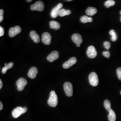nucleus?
I'll return each mask as SVG.
<instances>
[{
    "label": "nucleus",
    "instance_id": "31",
    "mask_svg": "<svg viewBox=\"0 0 121 121\" xmlns=\"http://www.w3.org/2000/svg\"><path fill=\"white\" fill-rule=\"evenodd\" d=\"M3 86V83L1 79H0V89H1L2 87Z\"/></svg>",
    "mask_w": 121,
    "mask_h": 121
},
{
    "label": "nucleus",
    "instance_id": "20",
    "mask_svg": "<svg viewBox=\"0 0 121 121\" xmlns=\"http://www.w3.org/2000/svg\"><path fill=\"white\" fill-rule=\"evenodd\" d=\"M71 11L69 9L66 10L65 9H60L59 13V15L60 17H64L65 16L69 15L71 13Z\"/></svg>",
    "mask_w": 121,
    "mask_h": 121
},
{
    "label": "nucleus",
    "instance_id": "4",
    "mask_svg": "<svg viewBox=\"0 0 121 121\" xmlns=\"http://www.w3.org/2000/svg\"><path fill=\"white\" fill-rule=\"evenodd\" d=\"M89 81L92 86H97L99 83V79L97 74L95 72H91L89 75Z\"/></svg>",
    "mask_w": 121,
    "mask_h": 121
},
{
    "label": "nucleus",
    "instance_id": "19",
    "mask_svg": "<svg viewBox=\"0 0 121 121\" xmlns=\"http://www.w3.org/2000/svg\"><path fill=\"white\" fill-rule=\"evenodd\" d=\"M80 21L83 23H86L87 22H92L93 19L91 17L87 16H82L80 18Z\"/></svg>",
    "mask_w": 121,
    "mask_h": 121
},
{
    "label": "nucleus",
    "instance_id": "1",
    "mask_svg": "<svg viewBox=\"0 0 121 121\" xmlns=\"http://www.w3.org/2000/svg\"><path fill=\"white\" fill-rule=\"evenodd\" d=\"M48 104L52 107H55L58 104V97L55 91H51L48 99Z\"/></svg>",
    "mask_w": 121,
    "mask_h": 121
},
{
    "label": "nucleus",
    "instance_id": "17",
    "mask_svg": "<svg viewBox=\"0 0 121 121\" xmlns=\"http://www.w3.org/2000/svg\"><path fill=\"white\" fill-rule=\"evenodd\" d=\"M97 12V9L94 7H89L86 10V13L88 16H93Z\"/></svg>",
    "mask_w": 121,
    "mask_h": 121
},
{
    "label": "nucleus",
    "instance_id": "29",
    "mask_svg": "<svg viewBox=\"0 0 121 121\" xmlns=\"http://www.w3.org/2000/svg\"><path fill=\"white\" fill-rule=\"evenodd\" d=\"M4 30L2 26H0V36H2L4 34Z\"/></svg>",
    "mask_w": 121,
    "mask_h": 121
},
{
    "label": "nucleus",
    "instance_id": "30",
    "mask_svg": "<svg viewBox=\"0 0 121 121\" xmlns=\"http://www.w3.org/2000/svg\"><path fill=\"white\" fill-rule=\"evenodd\" d=\"M0 110H1L2 109H3V104L1 102H0Z\"/></svg>",
    "mask_w": 121,
    "mask_h": 121
},
{
    "label": "nucleus",
    "instance_id": "18",
    "mask_svg": "<svg viewBox=\"0 0 121 121\" xmlns=\"http://www.w3.org/2000/svg\"><path fill=\"white\" fill-rule=\"evenodd\" d=\"M49 25H50V26L51 28L56 30L59 29L60 28V24L58 22L55 21H51L49 22Z\"/></svg>",
    "mask_w": 121,
    "mask_h": 121
},
{
    "label": "nucleus",
    "instance_id": "10",
    "mask_svg": "<svg viewBox=\"0 0 121 121\" xmlns=\"http://www.w3.org/2000/svg\"><path fill=\"white\" fill-rule=\"evenodd\" d=\"M63 7V4L62 3H59L57 4L56 7H55L52 9L51 15L52 18H56L59 15V13L60 9H62Z\"/></svg>",
    "mask_w": 121,
    "mask_h": 121
},
{
    "label": "nucleus",
    "instance_id": "11",
    "mask_svg": "<svg viewBox=\"0 0 121 121\" xmlns=\"http://www.w3.org/2000/svg\"><path fill=\"white\" fill-rule=\"evenodd\" d=\"M52 37L48 32H44L42 34V41L44 44L49 45L51 42Z\"/></svg>",
    "mask_w": 121,
    "mask_h": 121
},
{
    "label": "nucleus",
    "instance_id": "2",
    "mask_svg": "<svg viewBox=\"0 0 121 121\" xmlns=\"http://www.w3.org/2000/svg\"><path fill=\"white\" fill-rule=\"evenodd\" d=\"M27 108L26 107H17L14 108L12 111V115L14 118H17L19 117L22 114L24 113L27 111Z\"/></svg>",
    "mask_w": 121,
    "mask_h": 121
},
{
    "label": "nucleus",
    "instance_id": "13",
    "mask_svg": "<svg viewBox=\"0 0 121 121\" xmlns=\"http://www.w3.org/2000/svg\"><path fill=\"white\" fill-rule=\"evenodd\" d=\"M59 56V52L56 51H54L52 52L49 55H48V56L47 57V60L49 62H52L55 60H56V59H57Z\"/></svg>",
    "mask_w": 121,
    "mask_h": 121
},
{
    "label": "nucleus",
    "instance_id": "6",
    "mask_svg": "<svg viewBox=\"0 0 121 121\" xmlns=\"http://www.w3.org/2000/svg\"><path fill=\"white\" fill-rule=\"evenodd\" d=\"M27 83V82L26 79L23 78H20L18 79L16 82L17 90L19 91L23 90Z\"/></svg>",
    "mask_w": 121,
    "mask_h": 121
},
{
    "label": "nucleus",
    "instance_id": "8",
    "mask_svg": "<svg viewBox=\"0 0 121 121\" xmlns=\"http://www.w3.org/2000/svg\"><path fill=\"white\" fill-rule=\"evenodd\" d=\"M86 54L90 58H94L97 56V51L93 46H90L87 49Z\"/></svg>",
    "mask_w": 121,
    "mask_h": 121
},
{
    "label": "nucleus",
    "instance_id": "28",
    "mask_svg": "<svg viewBox=\"0 0 121 121\" xmlns=\"http://www.w3.org/2000/svg\"><path fill=\"white\" fill-rule=\"evenodd\" d=\"M103 55H104V56H105L107 58H108L110 56V53L108 51H104L103 52Z\"/></svg>",
    "mask_w": 121,
    "mask_h": 121
},
{
    "label": "nucleus",
    "instance_id": "26",
    "mask_svg": "<svg viewBox=\"0 0 121 121\" xmlns=\"http://www.w3.org/2000/svg\"><path fill=\"white\" fill-rule=\"evenodd\" d=\"M117 73L118 79L121 81V67H119L117 69Z\"/></svg>",
    "mask_w": 121,
    "mask_h": 121
},
{
    "label": "nucleus",
    "instance_id": "5",
    "mask_svg": "<svg viewBox=\"0 0 121 121\" xmlns=\"http://www.w3.org/2000/svg\"><path fill=\"white\" fill-rule=\"evenodd\" d=\"M44 8V5L42 1H38L34 4H32L30 6L31 10H37L39 11H43Z\"/></svg>",
    "mask_w": 121,
    "mask_h": 121
},
{
    "label": "nucleus",
    "instance_id": "12",
    "mask_svg": "<svg viewBox=\"0 0 121 121\" xmlns=\"http://www.w3.org/2000/svg\"><path fill=\"white\" fill-rule=\"evenodd\" d=\"M77 62V59L75 57H72L70 58L69 60L63 64V67L65 69H68L70 68L71 66L74 65Z\"/></svg>",
    "mask_w": 121,
    "mask_h": 121
},
{
    "label": "nucleus",
    "instance_id": "7",
    "mask_svg": "<svg viewBox=\"0 0 121 121\" xmlns=\"http://www.w3.org/2000/svg\"><path fill=\"white\" fill-rule=\"evenodd\" d=\"M21 31V27L18 26H15L10 28L9 30V35L10 37H13L19 34Z\"/></svg>",
    "mask_w": 121,
    "mask_h": 121
},
{
    "label": "nucleus",
    "instance_id": "22",
    "mask_svg": "<svg viewBox=\"0 0 121 121\" xmlns=\"http://www.w3.org/2000/svg\"><path fill=\"white\" fill-rule=\"evenodd\" d=\"M115 4V2L113 0H107L104 3V5L106 8H109L111 6L114 5Z\"/></svg>",
    "mask_w": 121,
    "mask_h": 121
},
{
    "label": "nucleus",
    "instance_id": "34",
    "mask_svg": "<svg viewBox=\"0 0 121 121\" xmlns=\"http://www.w3.org/2000/svg\"></svg>",
    "mask_w": 121,
    "mask_h": 121
},
{
    "label": "nucleus",
    "instance_id": "25",
    "mask_svg": "<svg viewBox=\"0 0 121 121\" xmlns=\"http://www.w3.org/2000/svg\"><path fill=\"white\" fill-rule=\"evenodd\" d=\"M103 44H104V47L105 48H106L107 50H108L111 47V43L108 41L104 42Z\"/></svg>",
    "mask_w": 121,
    "mask_h": 121
},
{
    "label": "nucleus",
    "instance_id": "15",
    "mask_svg": "<svg viewBox=\"0 0 121 121\" xmlns=\"http://www.w3.org/2000/svg\"><path fill=\"white\" fill-rule=\"evenodd\" d=\"M31 38L36 43H39L40 42V38L39 35L36 33L35 30H32L30 33Z\"/></svg>",
    "mask_w": 121,
    "mask_h": 121
},
{
    "label": "nucleus",
    "instance_id": "21",
    "mask_svg": "<svg viewBox=\"0 0 121 121\" xmlns=\"http://www.w3.org/2000/svg\"><path fill=\"white\" fill-rule=\"evenodd\" d=\"M4 65H5V66L2 68V73L3 74L5 73L8 69H11L13 67V63L10 62V63H9V64H7L5 63L4 64Z\"/></svg>",
    "mask_w": 121,
    "mask_h": 121
},
{
    "label": "nucleus",
    "instance_id": "9",
    "mask_svg": "<svg viewBox=\"0 0 121 121\" xmlns=\"http://www.w3.org/2000/svg\"><path fill=\"white\" fill-rule=\"evenodd\" d=\"M72 39L73 42L76 44V46L79 47L80 44L82 43V39L81 35L79 34H74L72 36Z\"/></svg>",
    "mask_w": 121,
    "mask_h": 121
},
{
    "label": "nucleus",
    "instance_id": "32",
    "mask_svg": "<svg viewBox=\"0 0 121 121\" xmlns=\"http://www.w3.org/2000/svg\"><path fill=\"white\" fill-rule=\"evenodd\" d=\"M31 1H32V0H27V2H31Z\"/></svg>",
    "mask_w": 121,
    "mask_h": 121
},
{
    "label": "nucleus",
    "instance_id": "16",
    "mask_svg": "<svg viewBox=\"0 0 121 121\" xmlns=\"http://www.w3.org/2000/svg\"><path fill=\"white\" fill-rule=\"evenodd\" d=\"M108 120L109 121H115L116 119V115L115 112L111 108L108 110Z\"/></svg>",
    "mask_w": 121,
    "mask_h": 121
},
{
    "label": "nucleus",
    "instance_id": "27",
    "mask_svg": "<svg viewBox=\"0 0 121 121\" xmlns=\"http://www.w3.org/2000/svg\"><path fill=\"white\" fill-rule=\"evenodd\" d=\"M3 13H4V10L2 9L0 10V22H2L3 20Z\"/></svg>",
    "mask_w": 121,
    "mask_h": 121
},
{
    "label": "nucleus",
    "instance_id": "3",
    "mask_svg": "<svg viewBox=\"0 0 121 121\" xmlns=\"http://www.w3.org/2000/svg\"><path fill=\"white\" fill-rule=\"evenodd\" d=\"M64 90L65 95L67 96L71 97L73 95V85L71 83L68 82H65L64 84Z\"/></svg>",
    "mask_w": 121,
    "mask_h": 121
},
{
    "label": "nucleus",
    "instance_id": "24",
    "mask_svg": "<svg viewBox=\"0 0 121 121\" xmlns=\"http://www.w3.org/2000/svg\"><path fill=\"white\" fill-rule=\"evenodd\" d=\"M104 107L106 110H108V109H110L111 108V103L109 100L108 99H106L104 100Z\"/></svg>",
    "mask_w": 121,
    "mask_h": 121
},
{
    "label": "nucleus",
    "instance_id": "33",
    "mask_svg": "<svg viewBox=\"0 0 121 121\" xmlns=\"http://www.w3.org/2000/svg\"><path fill=\"white\" fill-rule=\"evenodd\" d=\"M120 14H121V11H120ZM120 21H121V17H120Z\"/></svg>",
    "mask_w": 121,
    "mask_h": 121
},
{
    "label": "nucleus",
    "instance_id": "14",
    "mask_svg": "<svg viewBox=\"0 0 121 121\" xmlns=\"http://www.w3.org/2000/svg\"><path fill=\"white\" fill-rule=\"evenodd\" d=\"M38 73V69L35 67H32L30 68L28 73V76L30 78H35Z\"/></svg>",
    "mask_w": 121,
    "mask_h": 121
},
{
    "label": "nucleus",
    "instance_id": "23",
    "mask_svg": "<svg viewBox=\"0 0 121 121\" xmlns=\"http://www.w3.org/2000/svg\"><path fill=\"white\" fill-rule=\"evenodd\" d=\"M109 34L111 35V40L112 41H116L117 40V36L115 31L113 30L109 31Z\"/></svg>",
    "mask_w": 121,
    "mask_h": 121
}]
</instances>
